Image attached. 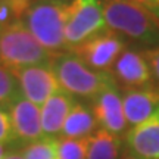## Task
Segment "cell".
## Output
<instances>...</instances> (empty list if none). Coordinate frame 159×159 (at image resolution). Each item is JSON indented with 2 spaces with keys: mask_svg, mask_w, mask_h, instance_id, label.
<instances>
[{
  "mask_svg": "<svg viewBox=\"0 0 159 159\" xmlns=\"http://www.w3.org/2000/svg\"><path fill=\"white\" fill-rule=\"evenodd\" d=\"M103 16L109 30L148 44H159V21L133 0H103Z\"/></svg>",
  "mask_w": 159,
  "mask_h": 159,
  "instance_id": "cell-1",
  "label": "cell"
},
{
  "mask_svg": "<svg viewBox=\"0 0 159 159\" xmlns=\"http://www.w3.org/2000/svg\"><path fill=\"white\" fill-rule=\"evenodd\" d=\"M55 55L46 50L21 21L0 27V65L19 69L50 63Z\"/></svg>",
  "mask_w": 159,
  "mask_h": 159,
  "instance_id": "cell-2",
  "label": "cell"
},
{
  "mask_svg": "<svg viewBox=\"0 0 159 159\" xmlns=\"http://www.w3.org/2000/svg\"><path fill=\"white\" fill-rule=\"evenodd\" d=\"M50 65L62 90L71 96L96 99L105 89L115 84L111 72H99L89 68L77 55H55Z\"/></svg>",
  "mask_w": 159,
  "mask_h": 159,
  "instance_id": "cell-3",
  "label": "cell"
},
{
  "mask_svg": "<svg viewBox=\"0 0 159 159\" xmlns=\"http://www.w3.org/2000/svg\"><path fill=\"white\" fill-rule=\"evenodd\" d=\"M69 2L66 0H34L25 13L31 34L49 52L66 49L65 25Z\"/></svg>",
  "mask_w": 159,
  "mask_h": 159,
  "instance_id": "cell-4",
  "label": "cell"
},
{
  "mask_svg": "<svg viewBox=\"0 0 159 159\" xmlns=\"http://www.w3.org/2000/svg\"><path fill=\"white\" fill-rule=\"evenodd\" d=\"M108 28L100 0H71L65 25L66 49L74 50L85 40Z\"/></svg>",
  "mask_w": 159,
  "mask_h": 159,
  "instance_id": "cell-5",
  "label": "cell"
},
{
  "mask_svg": "<svg viewBox=\"0 0 159 159\" xmlns=\"http://www.w3.org/2000/svg\"><path fill=\"white\" fill-rule=\"evenodd\" d=\"M75 55L89 66L99 72H109L124 52V40L118 33L106 28L105 31L85 40L74 49Z\"/></svg>",
  "mask_w": 159,
  "mask_h": 159,
  "instance_id": "cell-6",
  "label": "cell"
},
{
  "mask_svg": "<svg viewBox=\"0 0 159 159\" xmlns=\"http://www.w3.org/2000/svg\"><path fill=\"white\" fill-rule=\"evenodd\" d=\"M25 99L37 106H43L53 94L62 90L52 65H35L12 69Z\"/></svg>",
  "mask_w": 159,
  "mask_h": 159,
  "instance_id": "cell-7",
  "label": "cell"
},
{
  "mask_svg": "<svg viewBox=\"0 0 159 159\" xmlns=\"http://www.w3.org/2000/svg\"><path fill=\"white\" fill-rule=\"evenodd\" d=\"M9 116L16 140L33 143L44 137L40 106L30 102L24 96H19L9 105Z\"/></svg>",
  "mask_w": 159,
  "mask_h": 159,
  "instance_id": "cell-8",
  "label": "cell"
},
{
  "mask_svg": "<svg viewBox=\"0 0 159 159\" xmlns=\"http://www.w3.org/2000/svg\"><path fill=\"white\" fill-rule=\"evenodd\" d=\"M93 115L100 128L114 136H119L127 130V119L122 108V96L116 85L112 84L94 99Z\"/></svg>",
  "mask_w": 159,
  "mask_h": 159,
  "instance_id": "cell-9",
  "label": "cell"
},
{
  "mask_svg": "<svg viewBox=\"0 0 159 159\" xmlns=\"http://www.w3.org/2000/svg\"><path fill=\"white\" fill-rule=\"evenodd\" d=\"M112 74L118 83L128 89L146 87L152 80V71L143 53L133 49H124L112 66Z\"/></svg>",
  "mask_w": 159,
  "mask_h": 159,
  "instance_id": "cell-10",
  "label": "cell"
},
{
  "mask_svg": "<svg viewBox=\"0 0 159 159\" xmlns=\"http://www.w3.org/2000/svg\"><path fill=\"white\" fill-rule=\"evenodd\" d=\"M127 149L143 159H159V109L125 134Z\"/></svg>",
  "mask_w": 159,
  "mask_h": 159,
  "instance_id": "cell-11",
  "label": "cell"
},
{
  "mask_svg": "<svg viewBox=\"0 0 159 159\" xmlns=\"http://www.w3.org/2000/svg\"><path fill=\"white\" fill-rule=\"evenodd\" d=\"M122 108L127 124L134 127L146 121L159 109V87L127 89L122 94Z\"/></svg>",
  "mask_w": 159,
  "mask_h": 159,
  "instance_id": "cell-12",
  "label": "cell"
},
{
  "mask_svg": "<svg viewBox=\"0 0 159 159\" xmlns=\"http://www.w3.org/2000/svg\"><path fill=\"white\" fill-rule=\"evenodd\" d=\"M74 97L66 91H57L40 108L41 111V127L43 133L53 136L62 131L63 122L74 106Z\"/></svg>",
  "mask_w": 159,
  "mask_h": 159,
  "instance_id": "cell-13",
  "label": "cell"
},
{
  "mask_svg": "<svg viewBox=\"0 0 159 159\" xmlns=\"http://www.w3.org/2000/svg\"><path fill=\"white\" fill-rule=\"evenodd\" d=\"M96 118L90 109L83 103L75 102L62 127L63 137L66 139H87L96 128Z\"/></svg>",
  "mask_w": 159,
  "mask_h": 159,
  "instance_id": "cell-14",
  "label": "cell"
},
{
  "mask_svg": "<svg viewBox=\"0 0 159 159\" xmlns=\"http://www.w3.org/2000/svg\"><path fill=\"white\" fill-rule=\"evenodd\" d=\"M121 139L105 130H97L89 139L87 159H119Z\"/></svg>",
  "mask_w": 159,
  "mask_h": 159,
  "instance_id": "cell-15",
  "label": "cell"
},
{
  "mask_svg": "<svg viewBox=\"0 0 159 159\" xmlns=\"http://www.w3.org/2000/svg\"><path fill=\"white\" fill-rule=\"evenodd\" d=\"M22 155L25 159H59L57 139L47 136L35 140L24 149Z\"/></svg>",
  "mask_w": 159,
  "mask_h": 159,
  "instance_id": "cell-16",
  "label": "cell"
},
{
  "mask_svg": "<svg viewBox=\"0 0 159 159\" xmlns=\"http://www.w3.org/2000/svg\"><path fill=\"white\" fill-rule=\"evenodd\" d=\"M89 139H57L59 159H87Z\"/></svg>",
  "mask_w": 159,
  "mask_h": 159,
  "instance_id": "cell-17",
  "label": "cell"
},
{
  "mask_svg": "<svg viewBox=\"0 0 159 159\" xmlns=\"http://www.w3.org/2000/svg\"><path fill=\"white\" fill-rule=\"evenodd\" d=\"M21 89L11 69L0 65V105H11L21 96Z\"/></svg>",
  "mask_w": 159,
  "mask_h": 159,
  "instance_id": "cell-18",
  "label": "cell"
},
{
  "mask_svg": "<svg viewBox=\"0 0 159 159\" xmlns=\"http://www.w3.org/2000/svg\"><path fill=\"white\" fill-rule=\"evenodd\" d=\"M15 134L12 130V122L9 114L0 108V143L6 144V143L15 142Z\"/></svg>",
  "mask_w": 159,
  "mask_h": 159,
  "instance_id": "cell-19",
  "label": "cell"
},
{
  "mask_svg": "<svg viewBox=\"0 0 159 159\" xmlns=\"http://www.w3.org/2000/svg\"><path fill=\"white\" fill-rule=\"evenodd\" d=\"M143 56L146 59V62L150 66V71L153 72L155 78L158 80L159 83V46L152 47V49H146L143 52Z\"/></svg>",
  "mask_w": 159,
  "mask_h": 159,
  "instance_id": "cell-20",
  "label": "cell"
},
{
  "mask_svg": "<svg viewBox=\"0 0 159 159\" xmlns=\"http://www.w3.org/2000/svg\"><path fill=\"white\" fill-rule=\"evenodd\" d=\"M133 2H136V3H139V5L144 6V7L149 9L150 12L159 9V0H133Z\"/></svg>",
  "mask_w": 159,
  "mask_h": 159,
  "instance_id": "cell-21",
  "label": "cell"
},
{
  "mask_svg": "<svg viewBox=\"0 0 159 159\" xmlns=\"http://www.w3.org/2000/svg\"><path fill=\"white\" fill-rule=\"evenodd\" d=\"M121 159H143V158H140V156H137V155H134L133 152H130L128 149L124 152V155L121 156Z\"/></svg>",
  "mask_w": 159,
  "mask_h": 159,
  "instance_id": "cell-22",
  "label": "cell"
},
{
  "mask_svg": "<svg viewBox=\"0 0 159 159\" xmlns=\"http://www.w3.org/2000/svg\"><path fill=\"white\" fill-rule=\"evenodd\" d=\"M5 159H25V158H24L22 152H21V153H18V152H13V153H7V155H6Z\"/></svg>",
  "mask_w": 159,
  "mask_h": 159,
  "instance_id": "cell-23",
  "label": "cell"
},
{
  "mask_svg": "<svg viewBox=\"0 0 159 159\" xmlns=\"http://www.w3.org/2000/svg\"><path fill=\"white\" fill-rule=\"evenodd\" d=\"M6 148H5V144H2L0 143V159H5V156H6Z\"/></svg>",
  "mask_w": 159,
  "mask_h": 159,
  "instance_id": "cell-24",
  "label": "cell"
},
{
  "mask_svg": "<svg viewBox=\"0 0 159 159\" xmlns=\"http://www.w3.org/2000/svg\"><path fill=\"white\" fill-rule=\"evenodd\" d=\"M152 13H153L155 16L158 18V21H159V9H156V11H153V12H152Z\"/></svg>",
  "mask_w": 159,
  "mask_h": 159,
  "instance_id": "cell-25",
  "label": "cell"
}]
</instances>
